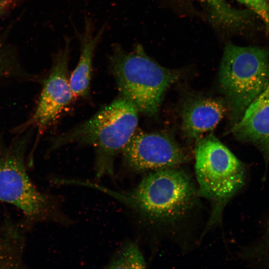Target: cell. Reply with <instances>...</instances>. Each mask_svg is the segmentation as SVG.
Here are the masks:
<instances>
[{
  "label": "cell",
  "mask_w": 269,
  "mask_h": 269,
  "mask_svg": "<svg viewBox=\"0 0 269 269\" xmlns=\"http://www.w3.org/2000/svg\"><path fill=\"white\" fill-rule=\"evenodd\" d=\"M247 6L264 22L269 29V3L266 0H237Z\"/></svg>",
  "instance_id": "obj_14"
},
{
  "label": "cell",
  "mask_w": 269,
  "mask_h": 269,
  "mask_svg": "<svg viewBox=\"0 0 269 269\" xmlns=\"http://www.w3.org/2000/svg\"><path fill=\"white\" fill-rule=\"evenodd\" d=\"M12 0H0V16L3 14Z\"/></svg>",
  "instance_id": "obj_17"
},
{
  "label": "cell",
  "mask_w": 269,
  "mask_h": 269,
  "mask_svg": "<svg viewBox=\"0 0 269 269\" xmlns=\"http://www.w3.org/2000/svg\"><path fill=\"white\" fill-rule=\"evenodd\" d=\"M95 186L145 219L160 223H171L183 217L194 205L197 193L190 178L175 167L150 171L128 191L118 192Z\"/></svg>",
  "instance_id": "obj_2"
},
{
  "label": "cell",
  "mask_w": 269,
  "mask_h": 269,
  "mask_svg": "<svg viewBox=\"0 0 269 269\" xmlns=\"http://www.w3.org/2000/svg\"><path fill=\"white\" fill-rule=\"evenodd\" d=\"M219 78L234 125L269 84V52L228 43Z\"/></svg>",
  "instance_id": "obj_4"
},
{
  "label": "cell",
  "mask_w": 269,
  "mask_h": 269,
  "mask_svg": "<svg viewBox=\"0 0 269 269\" xmlns=\"http://www.w3.org/2000/svg\"><path fill=\"white\" fill-rule=\"evenodd\" d=\"M146 267L144 257L134 242L125 243L115 255L107 268L143 269Z\"/></svg>",
  "instance_id": "obj_13"
},
{
  "label": "cell",
  "mask_w": 269,
  "mask_h": 269,
  "mask_svg": "<svg viewBox=\"0 0 269 269\" xmlns=\"http://www.w3.org/2000/svg\"><path fill=\"white\" fill-rule=\"evenodd\" d=\"M109 64L120 95L149 116L157 113L165 92L179 77L151 59L139 45L128 52L115 44Z\"/></svg>",
  "instance_id": "obj_3"
},
{
  "label": "cell",
  "mask_w": 269,
  "mask_h": 269,
  "mask_svg": "<svg viewBox=\"0 0 269 269\" xmlns=\"http://www.w3.org/2000/svg\"><path fill=\"white\" fill-rule=\"evenodd\" d=\"M215 19L221 20L227 18L232 12L231 7L225 0H205Z\"/></svg>",
  "instance_id": "obj_15"
},
{
  "label": "cell",
  "mask_w": 269,
  "mask_h": 269,
  "mask_svg": "<svg viewBox=\"0 0 269 269\" xmlns=\"http://www.w3.org/2000/svg\"><path fill=\"white\" fill-rule=\"evenodd\" d=\"M9 69V59L8 54L0 42V76L8 73Z\"/></svg>",
  "instance_id": "obj_16"
},
{
  "label": "cell",
  "mask_w": 269,
  "mask_h": 269,
  "mask_svg": "<svg viewBox=\"0 0 269 269\" xmlns=\"http://www.w3.org/2000/svg\"><path fill=\"white\" fill-rule=\"evenodd\" d=\"M105 29L103 26L95 34L91 20L86 18L84 30L79 34L81 50L79 61L69 78L75 97L85 96L88 93L94 51Z\"/></svg>",
  "instance_id": "obj_11"
},
{
  "label": "cell",
  "mask_w": 269,
  "mask_h": 269,
  "mask_svg": "<svg viewBox=\"0 0 269 269\" xmlns=\"http://www.w3.org/2000/svg\"><path fill=\"white\" fill-rule=\"evenodd\" d=\"M195 170L199 193L212 205L216 220L227 202L243 186L244 164L213 134L197 139Z\"/></svg>",
  "instance_id": "obj_5"
},
{
  "label": "cell",
  "mask_w": 269,
  "mask_h": 269,
  "mask_svg": "<svg viewBox=\"0 0 269 269\" xmlns=\"http://www.w3.org/2000/svg\"><path fill=\"white\" fill-rule=\"evenodd\" d=\"M231 131L238 140L254 145L269 162V84L248 106Z\"/></svg>",
  "instance_id": "obj_9"
},
{
  "label": "cell",
  "mask_w": 269,
  "mask_h": 269,
  "mask_svg": "<svg viewBox=\"0 0 269 269\" xmlns=\"http://www.w3.org/2000/svg\"><path fill=\"white\" fill-rule=\"evenodd\" d=\"M22 226L7 220L0 226V268L24 267L25 238Z\"/></svg>",
  "instance_id": "obj_12"
},
{
  "label": "cell",
  "mask_w": 269,
  "mask_h": 269,
  "mask_svg": "<svg viewBox=\"0 0 269 269\" xmlns=\"http://www.w3.org/2000/svg\"><path fill=\"white\" fill-rule=\"evenodd\" d=\"M0 202L20 210L26 225L60 217L54 198L38 189L29 177L20 145L0 151Z\"/></svg>",
  "instance_id": "obj_6"
},
{
  "label": "cell",
  "mask_w": 269,
  "mask_h": 269,
  "mask_svg": "<svg viewBox=\"0 0 269 269\" xmlns=\"http://www.w3.org/2000/svg\"><path fill=\"white\" fill-rule=\"evenodd\" d=\"M138 111L124 97L116 99L88 120L57 137L54 148L70 143L90 145L96 151L98 177L113 175L114 162L136 131Z\"/></svg>",
  "instance_id": "obj_1"
},
{
  "label": "cell",
  "mask_w": 269,
  "mask_h": 269,
  "mask_svg": "<svg viewBox=\"0 0 269 269\" xmlns=\"http://www.w3.org/2000/svg\"><path fill=\"white\" fill-rule=\"evenodd\" d=\"M70 40L56 54L49 74L44 82L39 100L27 126L33 125L39 133L51 124L75 97L68 77Z\"/></svg>",
  "instance_id": "obj_8"
},
{
  "label": "cell",
  "mask_w": 269,
  "mask_h": 269,
  "mask_svg": "<svg viewBox=\"0 0 269 269\" xmlns=\"http://www.w3.org/2000/svg\"><path fill=\"white\" fill-rule=\"evenodd\" d=\"M122 152L126 164L137 172L174 168L188 160L176 142L158 133L135 132Z\"/></svg>",
  "instance_id": "obj_7"
},
{
  "label": "cell",
  "mask_w": 269,
  "mask_h": 269,
  "mask_svg": "<svg viewBox=\"0 0 269 269\" xmlns=\"http://www.w3.org/2000/svg\"><path fill=\"white\" fill-rule=\"evenodd\" d=\"M227 110L225 103L217 99L200 98L190 102L183 113L184 133L190 139H198L217 126Z\"/></svg>",
  "instance_id": "obj_10"
}]
</instances>
